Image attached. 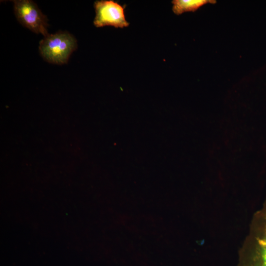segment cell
<instances>
[{
	"label": "cell",
	"mask_w": 266,
	"mask_h": 266,
	"mask_svg": "<svg viewBox=\"0 0 266 266\" xmlns=\"http://www.w3.org/2000/svg\"><path fill=\"white\" fill-rule=\"evenodd\" d=\"M76 41L72 35L60 32L48 34L40 41L39 49L42 57L55 64H66L76 48Z\"/></svg>",
	"instance_id": "1"
},
{
	"label": "cell",
	"mask_w": 266,
	"mask_h": 266,
	"mask_svg": "<svg viewBox=\"0 0 266 266\" xmlns=\"http://www.w3.org/2000/svg\"><path fill=\"white\" fill-rule=\"evenodd\" d=\"M125 7L112 0L95 1L94 25L97 27L111 26L121 28L129 26L125 15Z\"/></svg>",
	"instance_id": "3"
},
{
	"label": "cell",
	"mask_w": 266,
	"mask_h": 266,
	"mask_svg": "<svg viewBox=\"0 0 266 266\" xmlns=\"http://www.w3.org/2000/svg\"><path fill=\"white\" fill-rule=\"evenodd\" d=\"M263 262L262 266H266V254L265 255L264 257H263Z\"/></svg>",
	"instance_id": "5"
},
{
	"label": "cell",
	"mask_w": 266,
	"mask_h": 266,
	"mask_svg": "<svg viewBox=\"0 0 266 266\" xmlns=\"http://www.w3.org/2000/svg\"><path fill=\"white\" fill-rule=\"evenodd\" d=\"M15 16L24 26L44 36L47 32V19L33 1L29 0L14 1Z\"/></svg>",
	"instance_id": "2"
},
{
	"label": "cell",
	"mask_w": 266,
	"mask_h": 266,
	"mask_svg": "<svg viewBox=\"0 0 266 266\" xmlns=\"http://www.w3.org/2000/svg\"><path fill=\"white\" fill-rule=\"evenodd\" d=\"M216 2L213 0H174L172 1V10L175 14L179 15L185 12L195 11L206 3Z\"/></svg>",
	"instance_id": "4"
}]
</instances>
